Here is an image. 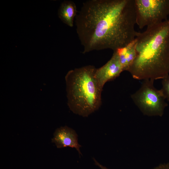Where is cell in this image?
Returning <instances> with one entry per match:
<instances>
[{
  "label": "cell",
  "instance_id": "cell-1",
  "mask_svg": "<svg viewBox=\"0 0 169 169\" xmlns=\"http://www.w3.org/2000/svg\"><path fill=\"white\" fill-rule=\"evenodd\" d=\"M83 54L124 47L136 38L135 0H89L75 19Z\"/></svg>",
  "mask_w": 169,
  "mask_h": 169
},
{
  "label": "cell",
  "instance_id": "cell-2",
  "mask_svg": "<svg viewBox=\"0 0 169 169\" xmlns=\"http://www.w3.org/2000/svg\"><path fill=\"white\" fill-rule=\"evenodd\" d=\"M136 57L128 71L138 80L163 79L169 74V19L137 32Z\"/></svg>",
  "mask_w": 169,
  "mask_h": 169
},
{
  "label": "cell",
  "instance_id": "cell-3",
  "mask_svg": "<svg viewBox=\"0 0 169 169\" xmlns=\"http://www.w3.org/2000/svg\"><path fill=\"white\" fill-rule=\"evenodd\" d=\"M96 68L88 65L69 70L65 77L67 104L74 114L87 117L102 103L103 88L95 76Z\"/></svg>",
  "mask_w": 169,
  "mask_h": 169
},
{
  "label": "cell",
  "instance_id": "cell-4",
  "mask_svg": "<svg viewBox=\"0 0 169 169\" xmlns=\"http://www.w3.org/2000/svg\"><path fill=\"white\" fill-rule=\"evenodd\" d=\"M154 81L143 80L141 87L131 95V98L143 115L161 116L168 105L162 90L154 87Z\"/></svg>",
  "mask_w": 169,
  "mask_h": 169
},
{
  "label": "cell",
  "instance_id": "cell-5",
  "mask_svg": "<svg viewBox=\"0 0 169 169\" xmlns=\"http://www.w3.org/2000/svg\"><path fill=\"white\" fill-rule=\"evenodd\" d=\"M136 22L141 29L167 20L169 0H135Z\"/></svg>",
  "mask_w": 169,
  "mask_h": 169
},
{
  "label": "cell",
  "instance_id": "cell-6",
  "mask_svg": "<svg viewBox=\"0 0 169 169\" xmlns=\"http://www.w3.org/2000/svg\"><path fill=\"white\" fill-rule=\"evenodd\" d=\"M123 71V67L118 57L113 52L111 58L105 64L96 69L95 76L103 88L106 82L115 79Z\"/></svg>",
  "mask_w": 169,
  "mask_h": 169
},
{
  "label": "cell",
  "instance_id": "cell-7",
  "mask_svg": "<svg viewBox=\"0 0 169 169\" xmlns=\"http://www.w3.org/2000/svg\"><path fill=\"white\" fill-rule=\"evenodd\" d=\"M53 136L52 142L55 143L57 148H75L80 157L82 155L80 150L82 146L78 142V135L73 129L67 126L61 127L56 130Z\"/></svg>",
  "mask_w": 169,
  "mask_h": 169
},
{
  "label": "cell",
  "instance_id": "cell-8",
  "mask_svg": "<svg viewBox=\"0 0 169 169\" xmlns=\"http://www.w3.org/2000/svg\"><path fill=\"white\" fill-rule=\"evenodd\" d=\"M135 39L126 46L113 51L118 58L124 71H128L136 56Z\"/></svg>",
  "mask_w": 169,
  "mask_h": 169
},
{
  "label": "cell",
  "instance_id": "cell-9",
  "mask_svg": "<svg viewBox=\"0 0 169 169\" xmlns=\"http://www.w3.org/2000/svg\"><path fill=\"white\" fill-rule=\"evenodd\" d=\"M75 3L71 1L65 0L61 4L58 15L62 22L70 27H73L74 19L78 13Z\"/></svg>",
  "mask_w": 169,
  "mask_h": 169
},
{
  "label": "cell",
  "instance_id": "cell-10",
  "mask_svg": "<svg viewBox=\"0 0 169 169\" xmlns=\"http://www.w3.org/2000/svg\"><path fill=\"white\" fill-rule=\"evenodd\" d=\"M162 87L161 90L166 99L169 101V75L162 80Z\"/></svg>",
  "mask_w": 169,
  "mask_h": 169
},
{
  "label": "cell",
  "instance_id": "cell-11",
  "mask_svg": "<svg viewBox=\"0 0 169 169\" xmlns=\"http://www.w3.org/2000/svg\"><path fill=\"white\" fill-rule=\"evenodd\" d=\"M151 169H169V163L160 164Z\"/></svg>",
  "mask_w": 169,
  "mask_h": 169
},
{
  "label": "cell",
  "instance_id": "cell-12",
  "mask_svg": "<svg viewBox=\"0 0 169 169\" xmlns=\"http://www.w3.org/2000/svg\"><path fill=\"white\" fill-rule=\"evenodd\" d=\"M93 159L94 162L95 164V165L97 166L100 167L101 169H110L107 168L105 166H104L100 163L95 158H93Z\"/></svg>",
  "mask_w": 169,
  "mask_h": 169
}]
</instances>
